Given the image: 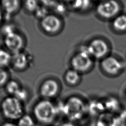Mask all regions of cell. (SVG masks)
Wrapping results in <instances>:
<instances>
[{"label": "cell", "instance_id": "6da1fadb", "mask_svg": "<svg viewBox=\"0 0 126 126\" xmlns=\"http://www.w3.org/2000/svg\"><path fill=\"white\" fill-rule=\"evenodd\" d=\"M58 110L48 99H43L37 102L33 109L35 120L44 125H50L56 118Z\"/></svg>", "mask_w": 126, "mask_h": 126}, {"label": "cell", "instance_id": "7a4b0ae2", "mask_svg": "<svg viewBox=\"0 0 126 126\" xmlns=\"http://www.w3.org/2000/svg\"><path fill=\"white\" fill-rule=\"evenodd\" d=\"M0 109L3 116L10 122L18 121L24 114L22 102L13 96L9 95L2 100Z\"/></svg>", "mask_w": 126, "mask_h": 126}, {"label": "cell", "instance_id": "3957f363", "mask_svg": "<svg viewBox=\"0 0 126 126\" xmlns=\"http://www.w3.org/2000/svg\"><path fill=\"white\" fill-rule=\"evenodd\" d=\"M4 44L7 51L12 54L22 51L24 46L22 36L16 32L13 27L7 26L3 31Z\"/></svg>", "mask_w": 126, "mask_h": 126}, {"label": "cell", "instance_id": "277c9868", "mask_svg": "<svg viewBox=\"0 0 126 126\" xmlns=\"http://www.w3.org/2000/svg\"><path fill=\"white\" fill-rule=\"evenodd\" d=\"M63 113L70 121H76L83 116L85 108L82 101L77 97H71L64 105Z\"/></svg>", "mask_w": 126, "mask_h": 126}, {"label": "cell", "instance_id": "5b68a950", "mask_svg": "<svg viewBox=\"0 0 126 126\" xmlns=\"http://www.w3.org/2000/svg\"><path fill=\"white\" fill-rule=\"evenodd\" d=\"M93 63L92 56L86 50H82L75 55L71 62L73 69L78 72L87 71L92 66Z\"/></svg>", "mask_w": 126, "mask_h": 126}, {"label": "cell", "instance_id": "8992f818", "mask_svg": "<svg viewBox=\"0 0 126 126\" xmlns=\"http://www.w3.org/2000/svg\"><path fill=\"white\" fill-rule=\"evenodd\" d=\"M119 3L115 0L102 1L96 8L98 14L104 19H111L115 17L120 10Z\"/></svg>", "mask_w": 126, "mask_h": 126}, {"label": "cell", "instance_id": "52a82bcc", "mask_svg": "<svg viewBox=\"0 0 126 126\" xmlns=\"http://www.w3.org/2000/svg\"><path fill=\"white\" fill-rule=\"evenodd\" d=\"M86 50L92 57L100 59L104 57L107 54L108 47L103 40L95 39L90 43Z\"/></svg>", "mask_w": 126, "mask_h": 126}, {"label": "cell", "instance_id": "ba28073f", "mask_svg": "<svg viewBox=\"0 0 126 126\" xmlns=\"http://www.w3.org/2000/svg\"><path fill=\"white\" fill-rule=\"evenodd\" d=\"M32 60L31 55L22 51L12 55L11 64L16 69L22 70L32 64Z\"/></svg>", "mask_w": 126, "mask_h": 126}, {"label": "cell", "instance_id": "9c48e42d", "mask_svg": "<svg viewBox=\"0 0 126 126\" xmlns=\"http://www.w3.org/2000/svg\"><path fill=\"white\" fill-rule=\"evenodd\" d=\"M40 26L44 32L53 33L59 31L61 27V22L57 16L49 14L40 20Z\"/></svg>", "mask_w": 126, "mask_h": 126}, {"label": "cell", "instance_id": "30bf717a", "mask_svg": "<svg viewBox=\"0 0 126 126\" xmlns=\"http://www.w3.org/2000/svg\"><path fill=\"white\" fill-rule=\"evenodd\" d=\"M59 89V85L57 81L52 79H49L41 84L40 88V94L44 99H48L57 95Z\"/></svg>", "mask_w": 126, "mask_h": 126}, {"label": "cell", "instance_id": "8fae6325", "mask_svg": "<svg viewBox=\"0 0 126 126\" xmlns=\"http://www.w3.org/2000/svg\"><path fill=\"white\" fill-rule=\"evenodd\" d=\"M101 65L104 71L111 75L117 74L122 68V64L120 61L112 56L105 58L102 60Z\"/></svg>", "mask_w": 126, "mask_h": 126}, {"label": "cell", "instance_id": "7c38bea8", "mask_svg": "<svg viewBox=\"0 0 126 126\" xmlns=\"http://www.w3.org/2000/svg\"><path fill=\"white\" fill-rule=\"evenodd\" d=\"M20 1L18 0H5L1 1V6L7 16L16 13L20 6Z\"/></svg>", "mask_w": 126, "mask_h": 126}, {"label": "cell", "instance_id": "4fadbf2b", "mask_svg": "<svg viewBox=\"0 0 126 126\" xmlns=\"http://www.w3.org/2000/svg\"><path fill=\"white\" fill-rule=\"evenodd\" d=\"M12 55L10 53L3 49H0V68H4L11 64Z\"/></svg>", "mask_w": 126, "mask_h": 126}, {"label": "cell", "instance_id": "5bb4252c", "mask_svg": "<svg viewBox=\"0 0 126 126\" xmlns=\"http://www.w3.org/2000/svg\"><path fill=\"white\" fill-rule=\"evenodd\" d=\"M113 26L117 31L123 32L126 30V15L122 14L116 16L113 21Z\"/></svg>", "mask_w": 126, "mask_h": 126}, {"label": "cell", "instance_id": "9a60e30c", "mask_svg": "<svg viewBox=\"0 0 126 126\" xmlns=\"http://www.w3.org/2000/svg\"><path fill=\"white\" fill-rule=\"evenodd\" d=\"M65 79L68 84L75 85L80 80L79 72L73 69L69 70L65 73Z\"/></svg>", "mask_w": 126, "mask_h": 126}, {"label": "cell", "instance_id": "2e32d148", "mask_svg": "<svg viewBox=\"0 0 126 126\" xmlns=\"http://www.w3.org/2000/svg\"><path fill=\"white\" fill-rule=\"evenodd\" d=\"M6 92L10 96H14L22 87L15 80H9L5 86Z\"/></svg>", "mask_w": 126, "mask_h": 126}, {"label": "cell", "instance_id": "e0dca14e", "mask_svg": "<svg viewBox=\"0 0 126 126\" xmlns=\"http://www.w3.org/2000/svg\"><path fill=\"white\" fill-rule=\"evenodd\" d=\"M97 126H117L116 119L110 115L101 116L97 122Z\"/></svg>", "mask_w": 126, "mask_h": 126}, {"label": "cell", "instance_id": "ac0fdd59", "mask_svg": "<svg viewBox=\"0 0 126 126\" xmlns=\"http://www.w3.org/2000/svg\"><path fill=\"white\" fill-rule=\"evenodd\" d=\"M35 119L29 114H24L18 121L17 126H35Z\"/></svg>", "mask_w": 126, "mask_h": 126}, {"label": "cell", "instance_id": "d6986e66", "mask_svg": "<svg viewBox=\"0 0 126 126\" xmlns=\"http://www.w3.org/2000/svg\"><path fill=\"white\" fill-rule=\"evenodd\" d=\"M90 5V1L89 0H77L72 1L71 6L74 9L83 10L87 9Z\"/></svg>", "mask_w": 126, "mask_h": 126}, {"label": "cell", "instance_id": "ffe728a7", "mask_svg": "<svg viewBox=\"0 0 126 126\" xmlns=\"http://www.w3.org/2000/svg\"><path fill=\"white\" fill-rule=\"evenodd\" d=\"M24 6L26 10L29 12L34 13L39 4L36 0H27L25 1Z\"/></svg>", "mask_w": 126, "mask_h": 126}, {"label": "cell", "instance_id": "44dd1931", "mask_svg": "<svg viewBox=\"0 0 126 126\" xmlns=\"http://www.w3.org/2000/svg\"><path fill=\"white\" fill-rule=\"evenodd\" d=\"M34 14L36 18L41 20L45 16H46L47 15L49 14L48 8L46 7L43 6V5L41 6L39 5V6L37 8V9L36 10Z\"/></svg>", "mask_w": 126, "mask_h": 126}, {"label": "cell", "instance_id": "7402d4cb", "mask_svg": "<svg viewBox=\"0 0 126 126\" xmlns=\"http://www.w3.org/2000/svg\"><path fill=\"white\" fill-rule=\"evenodd\" d=\"M9 81L8 72L4 68H0V87L5 86Z\"/></svg>", "mask_w": 126, "mask_h": 126}, {"label": "cell", "instance_id": "603a6c76", "mask_svg": "<svg viewBox=\"0 0 126 126\" xmlns=\"http://www.w3.org/2000/svg\"><path fill=\"white\" fill-rule=\"evenodd\" d=\"M28 96V94L27 91L24 88L21 87L20 90L17 93V94L14 96L16 97L17 99H18L19 100L21 101L22 102H23L27 99Z\"/></svg>", "mask_w": 126, "mask_h": 126}, {"label": "cell", "instance_id": "cb8c5ba5", "mask_svg": "<svg viewBox=\"0 0 126 126\" xmlns=\"http://www.w3.org/2000/svg\"><path fill=\"white\" fill-rule=\"evenodd\" d=\"M17 126V124H15L14 123L12 122H5L3 124H2L1 126Z\"/></svg>", "mask_w": 126, "mask_h": 126}, {"label": "cell", "instance_id": "d4e9b609", "mask_svg": "<svg viewBox=\"0 0 126 126\" xmlns=\"http://www.w3.org/2000/svg\"><path fill=\"white\" fill-rule=\"evenodd\" d=\"M62 126H75L72 122H66L63 123Z\"/></svg>", "mask_w": 126, "mask_h": 126}, {"label": "cell", "instance_id": "484cf974", "mask_svg": "<svg viewBox=\"0 0 126 126\" xmlns=\"http://www.w3.org/2000/svg\"><path fill=\"white\" fill-rule=\"evenodd\" d=\"M2 18H3V17H2V12H1V8H0V23L1 22V21H2Z\"/></svg>", "mask_w": 126, "mask_h": 126}]
</instances>
